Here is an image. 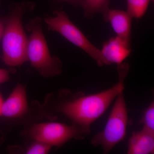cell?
<instances>
[{
    "instance_id": "cell-7",
    "label": "cell",
    "mask_w": 154,
    "mask_h": 154,
    "mask_svg": "<svg viewBox=\"0 0 154 154\" xmlns=\"http://www.w3.org/2000/svg\"><path fill=\"white\" fill-rule=\"evenodd\" d=\"M28 108L26 88L23 85L18 84L4 101L2 116L9 118L21 117L26 113Z\"/></svg>"
},
{
    "instance_id": "cell-9",
    "label": "cell",
    "mask_w": 154,
    "mask_h": 154,
    "mask_svg": "<svg viewBox=\"0 0 154 154\" xmlns=\"http://www.w3.org/2000/svg\"><path fill=\"white\" fill-rule=\"evenodd\" d=\"M131 19L127 12L109 9L105 20L110 22L118 37L131 45Z\"/></svg>"
},
{
    "instance_id": "cell-5",
    "label": "cell",
    "mask_w": 154,
    "mask_h": 154,
    "mask_svg": "<svg viewBox=\"0 0 154 154\" xmlns=\"http://www.w3.org/2000/svg\"><path fill=\"white\" fill-rule=\"evenodd\" d=\"M54 17L45 18L48 29L60 33L73 44L84 50L96 61L100 66L109 65L100 50L90 42L76 26L73 24L63 11H56Z\"/></svg>"
},
{
    "instance_id": "cell-18",
    "label": "cell",
    "mask_w": 154,
    "mask_h": 154,
    "mask_svg": "<svg viewBox=\"0 0 154 154\" xmlns=\"http://www.w3.org/2000/svg\"><path fill=\"white\" fill-rule=\"evenodd\" d=\"M2 95L0 93V116H2V108L3 103L4 102Z\"/></svg>"
},
{
    "instance_id": "cell-10",
    "label": "cell",
    "mask_w": 154,
    "mask_h": 154,
    "mask_svg": "<svg viewBox=\"0 0 154 154\" xmlns=\"http://www.w3.org/2000/svg\"><path fill=\"white\" fill-rule=\"evenodd\" d=\"M154 152V133L142 128L134 131L128 141V154H150Z\"/></svg>"
},
{
    "instance_id": "cell-16",
    "label": "cell",
    "mask_w": 154,
    "mask_h": 154,
    "mask_svg": "<svg viewBox=\"0 0 154 154\" xmlns=\"http://www.w3.org/2000/svg\"><path fill=\"white\" fill-rule=\"evenodd\" d=\"M6 23L2 19H0V40L2 38Z\"/></svg>"
},
{
    "instance_id": "cell-3",
    "label": "cell",
    "mask_w": 154,
    "mask_h": 154,
    "mask_svg": "<svg viewBox=\"0 0 154 154\" xmlns=\"http://www.w3.org/2000/svg\"><path fill=\"white\" fill-rule=\"evenodd\" d=\"M30 32L28 39L27 56L31 65L45 77H53L61 72L62 64L57 57L50 53L42 28L41 19H31L27 25Z\"/></svg>"
},
{
    "instance_id": "cell-19",
    "label": "cell",
    "mask_w": 154,
    "mask_h": 154,
    "mask_svg": "<svg viewBox=\"0 0 154 154\" xmlns=\"http://www.w3.org/2000/svg\"><path fill=\"white\" fill-rule=\"evenodd\" d=\"M0 5H1V3H0Z\"/></svg>"
},
{
    "instance_id": "cell-17",
    "label": "cell",
    "mask_w": 154,
    "mask_h": 154,
    "mask_svg": "<svg viewBox=\"0 0 154 154\" xmlns=\"http://www.w3.org/2000/svg\"><path fill=\"white\" fill-rule=\"evenodd\" d=\"M61 1L67 2L70 4L78 6L79 5H80L82 0H61Z\"/></svg>"
},
{
    "instance_id": "cell-8",
    "label": "cell",
    "mask_w": 154,
    "mask_h": 154,
    "mask_svg": "<svg viewBox=\"0 0 154 154\" xmlns=\"http://www.w3.org/2000/svg\"><path fill=\"white\" fill-rule=\"evenodd\" d=\"M101 51L109 65L112 63L119 65L129 56L131 50V45L116 36L105 42Z\"/></svg>"
},
{
    "instance_id": "cell-11",
    "label": "cell",
    "mask_w": 154,
    "mask_h": 154,
    "mask_svg": "<svg viewBox=\"0 0 154 154\" xmlns=\"http://www.w3.org/2000/svg\"><path fill=\"white\" fill-rule=\"evenodd\" d=\"M109 0H82L80 5L82 8L84 14L87 17H91L96 13H102L106 19Z\"/></svg>"
},
{
    "instance_id": "cell-6",
    "label": "cell",
    "mask_w": 154,
    "mask_h": 154,
    "mask_svg": "<svg viewBox=\"0 0 154 154\" xmlns=\"http://www.w3.org/2000/svg\"><path fill=\"white\" fill-rule=\"evenodd\" d=\"M30 136L51 146H60L72 139L81 140L86 136L76 125H72L57 122H42L32 127Z\"/></svg>"
},
{
    "instance_id": "cell-14",
    "label": "cell",
    "mask_w": 154,
    "mask_h": 154,
    "mask_svg": "<svg viewBox=\"0 0 154 154\" xmlns=\"http://www.w3.org/2000/svg\"><path fill=\"white\" fill-rule=\"evenodd\" d=\"M50 145L35 140L27 149L25 153L27 154H46L49 152L52 148Z\"/></svg>"
},
{
    "instance_id": "cell-15",
    "label": "cell",
    "mask_w": 154,
    "mask_h": 154,
    "mask_svg": "<svg viewBox=\"0 0 154 154\" xmlns=\"http://www.w3.org/2000/svg\"><path fill=\"white\" fill-rule=\"evenodd\" d=\"M10 78V72L8 70L0 68V84L7 82Z\"/></svg>"
},
{
    "instance_id": "cell-2",
    "label": "cell",
    "mask_w": 154,
    "mask_h": 154,
    "mask_svg": "<svg viewBox=\"0 0 154 154\" xmlns=\"http://www.w3.org/2000/svg\"><path fill=\"white\" fill-rule=\"evenodd\" d=\"M34 5L24 2L15 5L12 15L6 23L2 39V59L11 67L19 66L28 60V38L22 24L23 15L31 11Z\"/></svg>"
},
{
    "instance_id": "cell-4",
    "label": "cell",
    "mask_w": 154,
    "mask_h": 154,
    "mask_svg": "<svg viewBox=\"0 0 154 154\" xmlns=\"http://www.w3.org/2000/svg\"><path fill=\"white\" fill-rule=\"evenodd\" d=\"M115 99L105 128L91 140V144L94 146H101L105 154L109 153L126 135L128 114L123 92Z\"/></svg>"
},
{
    "instance_id": "cell-13",
    "label": "cell",
    "mask_w": 154,
    "mask_h": 154,
    "mask_svg": "<svg viewBox=\"0 0 154 154\" xmlns=\"http://www.w3.org/2000/svg\"><path fill=\"white\" fill-rule=\"evenodd\" d=\"M143 125V129L154 133V102L153 100L144 112L143 116L139 122Z\"/></svg>"
},
{
    "instance_id": "cell-1",
    "label": "cell",
    "mask_w": 154,
    "mask_h": 154,
    "mask_svg": "<svg viewBox=\"0 0 154 154\" xmlns=\"http://www.w3.org/2000/svg\"><path fill=\"white\" fill-rule=\"evenodd\" d=\"M129 69L126 63L119 65L118 82L107 90L91 95L80 92L61 96L57 106V112L69 119L86 136L89 135L92 124L105 113L119 94L123 92L125 81Z\"/></svg>"
},
{
    "instance_id": "cell-12",
    "label": "cell",
    "mask_w": 154,
    "mask_h": 154,
    "mask_svg": "<svg viewBox=\"0 0 154 154\" xmlns=\"http://www.w3.org/2000/svg\"><path fill=\"white\" fill-rule=\"evenodd\" d=\"M154 0H127V13L131 18L140 19L145 14L150 2Z\"/></svg>"
}]
</instances>
